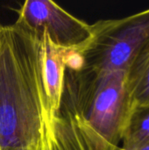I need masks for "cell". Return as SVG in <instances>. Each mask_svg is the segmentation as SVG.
<instances>
[{
    "label": "cell",
    "mask_w": 149,
    "mask_h": 150,
    "mask_svg": "<svg viewBox=\"0 0 149 150\" xmlns=\"http://www.w3.org/2000/svg\"><path fill=\"white\" fill-rule=\"evenodd\" d=\"M17 22L34 33L45 32L50 41L63 49L82 47L91 36L90 25L49 0L25 1Z\"/></svg>",
    "instance_id": "obj_4"
},
{
    "label": "cell",
    "mask_w": 149,
    "mask_h": 150,
    "mask_svg": "<svg viewBox=\"0 0 149 150\" xmlns=\"http://www.w3.org/2000/svg\"><path fill=\"white\" fill-rule=\"evenodd\" d=\"M91 36L70 55L81 66L97 71H128L149 47V8L115 19L90 25Z\"/></svg>",
    "instance_id": "obj_3"
},
{
    "label": "cell",
    "mask_w": 149,
    "mask_h": 150,
    "mask_svg": "<svg viewBox=\"0 0 149 150\" xmlns=\"http://www.w3.org/2000/svg\"><path fill=\"white\" fill-rule=\"evenodd\" d=\"M1 26H2V25H1V24H0V28H1Z\"/></svg>",
    "instance_id": "obj_8"
},
{
    "label": "cell",
    "mask_w": 149,
    "mask_h": 150,
    "mask_svg": "<svg viewBox=\"0 0 149 150\" xmlns=\"http://www.w3.org/2000/svg\"><path fill=\"white\" fill-rule=\"evenodd\" d=\"M0 150H53L42 33L0 28Z\"/></svg>",
    "instance_id": "obj_2"
},
{
    "label": "cell",
    "mask_w": 149,
    "mask_h": 150,
    "mask_svg": "<svg viewBox=\"0 0 149 150\" xmlns=\"http://www.w3.org/2000/svg\"><path fill=\"white\" fill-rule=\"evenodd\" d=\"M42 44L43 74L52 117L60 105L64 70L69 49H63L54 46L45 32H42Z\"/></svg>",
    "instance_id": "obj_5"
},
{
    "label": "cell",
    "mask_w": 149,
    "mask_h": 150,
    "mask_svg": "<svg viewBox=\"0 0 149 150\" xmlns=\"http://www.w3.org/2000/svg\"><path fill=\"white\" fill-rule=\"evenodd\" d=\"M127 84L133 107L149 106V47L127 71Z\"/></svg>",
    "instance_id": "obj_6"
},
{
    "label": "cell",
    "mask_w": 149,
    "mask_h": 150,
    "mask_svg": "<svg viewBox=\"0 0 149 150\" xmlns=\"http://www.w3.org/2000/svg\"><path fill=\"white\" fill-rule=\"evenodd\" d=\"M122 150L149 147V106L133 107L122 138Z\"/></svg>",
    "instance_id": "obj_7"
},
{
    "label": "cell",
    "mask_w": 149,
    "mask_h": 150,
    "mask_svg": "<svg viewBox=\"0 0 149 150\" xmlns=\"http://www.w3.org/2000/svg\"><path fill=\"white\" fill-rule=\"evenodd\" d=\"M133 109L126 71L84 68L68 50L53 150H119Z\"/></svg>",
    "instance_id": "obj_1"
}]
</instances>
